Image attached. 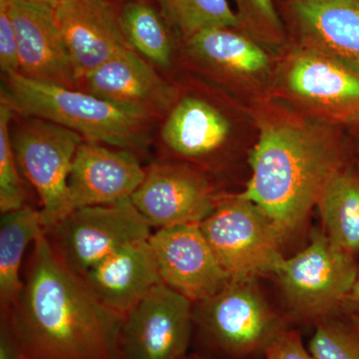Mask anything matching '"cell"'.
Here are the masks:
<instances>
[{"mask_svg": "<svg viewBox=\"0 0 359 359\" xmlns=\"http://www.w3.org/2000/svg\"><path fill=\"white\" fill-rule=\"evenodd\" d=\"M0 359H22L20 342L6 311H0Z\"/></svg>", "mask_w": 359, "mask_h": 359, "instance_id": "f546056e", "label": "cell"}, {"mask_svg": "<svg viewBox=\"0 0 359 359\" xmlns=\"http://www.w3.org/2000/svg\"><path fill=\"white\" fill-rule=\"evenodd\" d=\"M192 356H193L194 359H209V358H203V356H201V355H199V354H197V353H193Z\"/></svg>", "mask_w": 359, "mask_h": 359, "instance_id": "836d02e7", "label": "cell"}, {"mask_svg": "<svg viewBox=\"0 0 359 359\" xmlns=\"http://www.w3.org/2000/svg\"><path fill=\"white\" fill-rule=\"evenodd\" d=\"M16 114L13 104L0 96V212L16 211L27 204L25 180L14 154L11 125Z\"/></svg>", "mask_w": 359, "mask_h": 359, "instance_id": "484cf974", "label": "cell"}, {"mask_svg": "<svg viewBox=\"0 0 359 359\" xmlns=\"http://www.w3.org/2000/svg\"><path fill=\"white\" fill-rule=\"evenodd\" d=\"M148 240L118 250L82 276L96 299L122 318L162 283Z\"/></svg>", "mask_w": 359, "mask_h": 359, "instance_id": "ffe728a7", "label": "cell"}, {"mask_svg": "<svg viewBox=\"0 0 359 359\" xmlns=\"http://www.w3.org/2000/svg\"><path fill=\"white\" fill-rule=\"evenodd\" d=\"M308 348L316 359H359V313L342 308L323 318Z\"/></svg>", "mask_w": 359, "mask_h": 359, "instance_id": "d4e9b609", "label": "cell"}, {"mask_svg": "<svg viewBox=\"0 0 359 359\" xmlns=\"http://www.w3.org/2000/svg\"><path fill=\"white\" fill-rule=\"evenodd\" d=\"M356 137H358V144H356L355 151H356V155H358V159H359V133L358 134H354Z\"/></svg>", "mask_w": 359, "mask_h": 359, "instance_id": "d6a6232c", "label": "cell"}, {"mask_svg": "<svg viewBox=\"0 0 359 359\" xmlns=\"http://www.w3.org/2000/svg\"><path fill=\"white\" fill-rule=\"evenodd\" d=\"M54 13L77 85L120 52L132 48L120 22L119 9L110 0H60Z\"/></svg>", "mask_w": 359, "mask_h": 359, "instance_id": "2e32d148", "label": "cell"}, {"mask_svg": "<svg viewBox=\"0 0 359 359\" xmlns=\"http://www.w3.org/2000/svg\"><path fill=\"white\" fill-rule=\"evenodd\" d=\"M15 28L20 73L33 79L78 88L67 45L54 8L22 0H1Z\"/></svg>", "mask_w": 359, "mask_h": 359, "instance_id": "ac0fdd59", "label": "cell"}, {"mask_svg": "<svg viewBox=\"0 0 359 359\" xmlns=\"http://www.w3.org/2000/svg\"><path fill=\"white\" fill-rule=\"evenodd\" d=\"M22 1L34 2V4H44V6H48L52 8H55L60 0H22Z\"/></svg>", "mask_w": 359, "mask_h": 359, "instance_id": "1f68e13d", "label": "cell"}, {"mask_svg": "<svg viewBox=\"0 0 359 359\" xmlns=\"http://www.w3.org/2000/svg\"><path fill=\"white\" fill-rule=\"evenodd\" d=\"M271 97L292 109L359 133V65L294 43L276 55Z\"/></svg>", "mask_w": 359, "mask_h": 359, "instance_id": "277c9868", "label": "cell"}, {"mask_svg": "<svg viewBox=\"0 0 359 359\" xmlns=\"http://www.w3.org/2000/svg\"><path fill=\"white\" fill-rule=\"evenodd\" d=\"M18 299L6 311L22 359H120L122 316L103 306L52 249L44 230Z\"/></svg>", "mask_w": 359, "mask_h": 359, "instance_id": "7a4b0ae2", "label": "cell"}, {"mask_svg": "<svg viewBox=\"0 0 359 359\" xmlns=\"http://www.w3.org/2000/svg\"><path fill=\"white\" fill-rule=\"evenodd\" d=\"M193 337V302L162 283L123 318L120 359L185 358Z\"/></svg>", "mask_w": 359, "mask_h": 359, "instance_id": "8fae6325", "label": "cell"}, {"mask_svg": "<svg viewBox=\"0 0 359 359\" xmlns=\"http://www.w3.org/2000/svg\"><path fill=\"white\" fill-rule=\"evenodd\" d=\"M195 304L194 332L216 356L244 358L261 354L264 359L269 344L290 327L269 306L256 280H231L211 299Z\"/></svg>", "mask_w": 359, "mask_h": 359, "instance_id": "5b68a950", "label": "cell"}, {"mask_svg": "<svg viewBox=\"0 0 359 359\" xmlns=\"http://www.w3.org/2000/svg\"><path fill=\"white\" fill-rule=\"evenodd\" d=\"M209 176L200 168L160 160L146 168V176L131 202L149 226L156 230L200 224L218 203Z\"/></svg>", "mask_w": 359, "mask_h": 359, "instance_id": "7c38bea8", "label": "cell"}, {"mask_svg": "<svg viewBox=\"0 0 359 359\" xmlns=\"http://www.w3.org/2000/svg\"><path fill=\"white\" fill-rule=\"evenodd\" d=\"M359 275L358 259L316 231L311 244L276 271L290 316L302 323H320L342 309Z\"/></svg>", "mask_w": 359, "mask_h": 359, "instance_id": "52a82bcc", "label": "cell"}, {"mask_svg": "<svg viewBox=\"0 0 359 359\" xmlns=\"http://www.w3.org/2000/svg\"><path fill=\"white\" fill-rule=\"evenodd\" d=\"M180 359H194V358L192 355H187V356H185V358H182Z\"/></svg>", "mask_w": 359, "mask_h": 359, "instance_id": "e575fe53", "label": "cell"}, {"mask_svg": "<svg viewBox=\"0 0 359 359\" xmlns=\"http://www.w3.org/2000/svg\"><path fill=\"white\" fill-rule=\"evenodd\" d=\"M264 359H316L304 346L297 330L287 327L269 344Z\"/></svg>", "mask_w": 359, "mask_h": 359, "instance_id": "f1b7e54d", "label": "cell"}, {"mask_svg": "<svg viewBox=\"0 0 359 359\" xmlns=\"http://www.w3.org/2000/svg\"><path fill=\"white\" fill-rule=\"evenodd\" d=\"M11 139L21 174L39 196L45 230L70 212L68 177L83 137L56 123L21 116L11 125Z\"/></svg>", "mask_w": 359, "mask_h": 359, "instance_id": "ba28073f", "label": "cell"}, {"mask_svg": "<svg viewBox=\"0 0 359 359\" xmlns=\"http://www.w3.org/2000/svg\"><path fill=\"white\" fill-rule=\"evenodd\" d=\"M342 308L359 313V275L355 283H354L353 287H351V292L344 299Z\"/></svg>", "mask_w": 359, "mask_h": 359, "instance_id": "4dcf8cb0", "label": "cell"}, {"mask_svg": "<svg viewBox=\"0 0 359 359\" xmlns=\"http://www.w3.org/2000/svg\"><path fill=\"white\" fill-rule=\"evenodd\" d=\"M1 92L16 114L56 123L81 135L85 141L132 151L140 156L152 142L153 116L104 100L78 88L25 76H4Z\"/></svg>", "mask_w": 359, "mask_h": 359, "instance_id": "3957f363", "label": "cell"}, {"mask_svg": "<svg viewBox=\"0 0 359 359\" xmlns=\"http://www.w3.org/2000/svg\"><path fill=\"white\" fill-rule=\"evenodd\" d=\"M323 231L330 242L359 256V168L353 160L330 178L318 201Z\"/></svg>", "mask_w": 359, "mask_h": 359, "instance_id": "44dd1931", "label": "cell"}, {"mask_svg": "<svg viewBox=\"0 0 359 359\" xmlns=\"http://www.w3.org/2000/svg\"><path fill=\"white\" fill-rule=\"evenodd\" d=\"M44 233L63 263L83 276L118 250L148 240L152 228L128 200L75 210Z\"/></svg>", "mask_w": 359, "mask_h": 359, "instance_id": "30bf717a", "label": "cell"}, {"mask_svg": "<svg viewBox=\"0 0 359 359\" xmlns=\"http://www.w3.org/2000/svg\"><path fill=\"white\" fill-rule=\"evenodd\" d=\"M240 30L278 55L289 43L287 29L275 0H233Z\"/></svg>", "mask_w": 359, "mask_h": 359, "instance_id": "4316f807", "label": "cell"}, {"mask_svg": "<svg viewBox=\"0 0 359 359\" xmlns=\"http://www.w3.org/2000/svg\"><path fill=\"white\" fill-rule=\"evenodd\" d=\"M148 242L162 283L194 304L211 299L231 282L200 224L156 230Z\"/></svg>", "mask_w": 359, "mask_h": 359, "instance_id": "5bb4252c", "label": "cell"}, {"mask_svg": "<svg viewBox=\"0 0 359 359\" xmlns=\"http://www.w3.org/2000/svg\"><path fill=\"white\" fill-rule=\"evenodd\" d=\"M160 11L182 40L209 28L240 29L228 0H157Z\"/></svg>", "mask_w": 359, "mask_h": 359, "instance_id": "cb8c5ba5", "label": "cell"}, {"mask_svg": "<svg viewBox=\"0 0 359 359\" xmlns=\"http://www.w3.org/2000/svg\"><path fill=\"white\" fill-rule=\"evenodd\" d=\"M257 139L245 199L257 205L283 238L297 231L327 182L351 159L344 130L268 97L250 103Z\"/></svg>", "mask_w": 359, "mask_h": 359, "instance_id": "6da1fadb", "label": "cell"}, {"mask_svg": "<svg viewBox=\"0 0 359 359\" xmlns=\"http://www.w3.org/2000/svg\"><path fill=\"white\" fill-rule=\"evenodd\" d=\"M201 230L231 280L276 275L285 257L283 238L257 205L237 195H219Z\"/></svg>", "mask_w": 359, "mask_h": 359, "instance_id": "8992f818", "label": "cell"}, {"mask_svg": "<svg viewBox=\"0 0 359 359\" xmlns=\"http://www.w3.org/2000/svg\"><path fill=\"white\" fill-rule=\"evenodd\" d=\"M289 42L359 65V0H280Z\"/></svg>", "mask_w": 359, "mask_h": 359, "instance_id": "d6986e66", "label": "cell"}, {"mask_svg": "<svg viewBox=\"0 0 359 359\" xmlns=\"http://www.w3.org/2000/svg\"><path fill=\"white\" fill-rule=\"evenodd\" d=\"M78 89L104 100L135 108L161 121L179 95L177 83L167 81L140 54L130 48L92 71Z\"/></svg>", "mask_w": 359, "mask_h": 359, "instance_id": "e0dca14e", "label": "cell"}, {"mask_svg": "<svg viewBox=\"0 0 359 359\" xmlns=\"http://www.w3.org/2000/svg\"><path fill=\"white\" fill-rule=\"evenodd\" d=\"M145 176L146 168L136 153L84 140L68 177L70 212L131 200Z\"/></svg>", "mask_w": 359, "mask_h": 359, "instance_id": "9a60e30c", "label": "cell"}, {"mask_svg": "<svg viewBox=\"0 0 359 359\" xmlns=\"http://www.w3.org/2000/svg\"><path fill=\"white\" fill-rule=\"evenodd\" d=\"M182 41L187 65L212 83L250 103L271 97L276 56L242 30L209 28Z\"/></svg>", "mask_w": 359, "mask_h": 359, "instance_id": "9c48e42d", "label": "cell"}, {"mask_svg": "<svg viewBox=\"0 0 359 359\" xmlns=\"http://www.w3.org/2000/svg\"><path fill=\"white\" fill-rule=\"evenodd\" d=\"M0 68L2 74L20 72V48L13 20L0 0Z\"/></svg>", "mask_w": 359, "mask_h": 359, "instance_id": "83f0119b", "label": "cell"}, {"mask_svg": "<svg viewBox=\"0 0 359 359\" xmlns=\"http://www.w3.org/2000/svg\"><path fill=\"white\" fill-rule=\"evenodd\" d=\"M178 85L173 107L161 120L159 146L171 161L200 168L218 163L233 135V123L209 94Z\"/></svg>", "mask_w": 359, "mask_h": 359, "instance_id": "4fadbf2b", "label": "cell"}, {"mask_svg": "<svg viewBox=\"0 0 359 359\" xmlns=\"http://www.w3.org/2000/svg\"><path fill=\"white\" fill-rule=\"evenodd\" d=\"M120 22L130 45L142 57L161 69L175 62V42L160 9L146 0H127L119 8Z\"/></svg>", "mask_w": 359, "mask_h": 359, "instance_id": "603a6c76", "label": "cell"}, {"mask_svg": "<svg viewBox=\"0 0 359 359\" xmlns=\"http://www.w3.org/2000/svg\"><path fill=\"white\" fill-rule=\"evenodd\" d=\"M43 231L39 209L26 205L0 218V309L13 306L22 290L20 269L26 250Z\"/></svg>", "mask_w": 359, "mask_h": 359, "instance_id": "7402d4cb", "label": "cell"}]
</instances>
